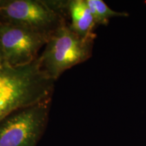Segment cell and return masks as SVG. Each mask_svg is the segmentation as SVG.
Instances as JSON below:
<instances>
[{"label":"cell","instance_id":"obj_4","mask_svg":"<svg viewBox=\"0 0 146 146\" xmlns=\"http://www.w3.org/2000/svg\"><path fill=\"white\" fill-rule=\"evenodd\" d=\"M52 98L18 109L1 120L0 146H36L47 125Z\"/></svg>","mask_w":146,"mask_h":146},{"label":"cell","instance_id":"obj_5","mask_svg":"<svg viewBox=\"0 0 146 146\" xmlns=\"http://www.w3.org/2000/svg\"><path fill=\"white\" fill-rule=\"evenodd\" d=\"M48 39L24 27L0 23V49L4 64L13 67L33 62Z\"/></svg>","mask_w":146,"mask_h":146},{"label":"cell","instance_id":"obj_6","mask_svg":"<svg viewBox=\"0 0 146 146\" xmlns=\"http://www.w3.org/2000/svg\"><path fill=\"white\" fill-rule=\"evenodd\" d=\"M67 7L68 24L73 31L84 38L96 37L97 25L86 0H69Z\"/></svg>","mask_w":146,"mask_h":146},{"label":"cell","instance_id":"obj_7","mask_svg":"<svg viewBox=\"0 0 146 146\" xmlns=\"http://www.w3.org/2000/svg\"><path fill=\"white\" fill-rule=\"evenodd\" d=\"M86 2L93 14L97 26H106L108 25L110 19L112 18L129 16L127 12H116L112 10L102 0H86Z\"/></svg>","mask_w":146,"mask_h":146},{"label":"cell","instance_id":"obj_1","mask_svg":"<svg viewBox=\"0 0 146 146\" xmlns=\"http://www.w3.org/2000/svg\"><path fill=\"white\" fill-rule=\"evenodd\" d=\"M56 81L42 68L39 57L33 62L0 66V121L18 109L52 98Z\"/></svg>","mask_w":146,"mask_h":146},{"label":"cell","instance_id":"obj_8","mask_svg":"<svg viewBox=\"0 0 146 146\" xmlns=\"http://www.w3.org/2000/svg\"><path fill=\"white\" fill-rule=\"evenodd\" d=\"M3 64H4V61H3V56H2V54H1V49H0V66H2Z\"/></svg>","mask_w":146,"mask_h":146},{"label":"cell","instance_id":"obj_2","mask_svg":"<svg viewBox=\"0 0 146 146\" xmlns=\"http://www.w3.org/2000/svg\"><path fill=\"white\" fill-rule=\"evenodd\" d=\"M67 6L68 1L8 0L0 9V23L30 29L49 39L68 22Z\"/></svg>","mask_w":146,"mask_h":146},{"label":"cell","instance_id":"obj_9","mask_svg":"<svg viewBox=\"0 0 146 146\" xmlns=\"http://www.w3.org/2000/svg\"><path fill=\"white\" fill-rule=\"evenodd\" d=\"M7 2H8V0H0V9L4 6Z\"/></svg>","mask_w":146,"mask_h":146},{"label":"cell","instance_id":"obj_3","mask_svg":"<svg viewBox=\"0 0 146 146\" xmlns=\"http://www.w3.org/2000/svg\"><path fill=\"white\" fill-rule=\"evenodd\" d=\"M95 39L79 36L66 22L45 44L39 56L42 68L56 81L66 70L91 57Z\"/></svg>","mask_w":146,"mask_h":146}]
</instances>
